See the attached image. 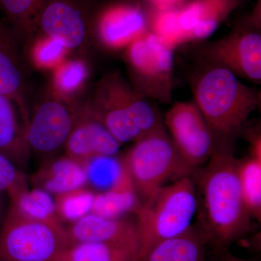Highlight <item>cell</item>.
Segmentation results:
<instances>
[{"label":"cell","instance_id":"1","mask_svg":"<svg viewBox=\"0 0 261 261\" xmlns=\"http://www.w3.org/2000/svg\"><path fill=\"white\" fill-rule=\"evenodd\" d=\"M233 154L215 152L204 167L192 175L197 190L198 224L207 243L219 253L252 229L251 216L244 200Z\"/></svg>","mask_w":261,"mask_h":261},{"label":"cell","instance_id":"2","mask_svg":"<svg viewBox=\"0 0 261 261\" xmlns=\"http://www.w3.org/2000/svg\"><path fill=\"white\" fill-rule=\"evenodd\" d=\"M200 65L192 81L194 102L211 130L215 152L233 154L237 140L260 104V92L229 70Z\"/></svg>","mask_w":261,"mask_h":261},{"label":"cell","instance_id":"3","mask_svg":"<svg viewBox=\"0 0 261 261\" xmlns=\"http://www.w3.org/2000/svg\"><path fill=\"white\" fill-rule=\"evenodd\" d=\"M84 113L106 127L120 144L136 142L164 126L159 110L118 74L98 84Z\"/></svg>","mask_w":261,"mask_h":261},{"label":"cell","instance_id":"4","mask_svg":"<svg viewBox=\"0 0 261 261\" xmlns=\"http://www.w3.org/2000/svg\"><path fill=\"white\" fill-rule=\"evenodd\" d=\"M198 208L195 182L190 176L163 186L136 214L140 234V255L164 240L186 232Z\"/></svg>","mask_w":261,"mask_h":261},{"label":"cell","instance_id":"5","mask_svg":"<svg viewBox=\"0 0 261 261\" xmlns=\"http://www.w3.org/2000/svg\"><path fill=\"white\" fill-rule=\"evenodd\" d=\"M121 162L142 205L168 179L191 177L194 173L181 159L165 126L135 142Z\"/></svg>","mask_w":261,"mask_h":261},{"label":"cell","instance_id":"6","mask_svg":"<svg viewBox=\"0 0 261 261\" xmlns=\"http://www.w3.org/2000/svg\"><path fill=\"white\" fill-rule=\"evenodd\" d=\"M70 246L61 223L30 219L10 207L0 226V261H60Z\"/></svg>","mask_w":261,"mask_h":261},{"label":"cell","instance_id":"7","mask_svg":"<svg viewBox=\"0 0 261 261\" xmlns=\"http://www.w3.org/2000/svg\"><path fill=\"white\" fill-rule=\"evenodd\" d=\"M132 87L149 99L170 103L172 99L173 49L147 31L126 47Z\"/></svg>","mask_w":261,"mask_h":261},{"label":"cell","instance_id":"8","mask_svg":"<svg viewBox=\"0 0 261 261\" xmlns=\"http://www.w3.org/2000/svg\"><path fill=\"white\" fill-rule=\"evenodd\" d=\"M200 64L229 70L255 83L261 80V35L258 31L239 29L203 44L197 50Z\"/></svg>","mask_w":261,"mask_h":261},{"label":"cell","instance_id":"9","mask_svg":"<svg viewBox=\"0 0 261 261\" xmlns=\"http://www.w3.org/2000/svg\"><path fill=\"white\" fill-rule=\"evenodd\" d=\"M164 126L181 159L194 172L214 153L211 130L194 101L174 103L166 113Z\"/></svg>","mask_w":261,"mask_h":261},{"label":"cell","instance_id":"10","mask_svg":"<svg viewBox=\"0 0 261 261\" xmlns=\"http://www.w3.org/2000/svg\"><path fill=\"white\" fill-rule=\"evenodd\" d=\"M88 0H42L37 32L60 41L69 50L87 46L92 31Z\"/></svg>","mask_w":261,"mask_h":261},{"label":"cell","instance_id":"11","mask_svg":"<svg viewBox=\"0 0 261 261\" xmlns=\"http://www.w3.org/2000/svg\"><path fill=\"white\" fill-rule=\"evenodd\" d=\"M80 111L61 99L41 103L29 118L27 142L31 152L51 154L65 147Z\"/></svg>","mask_w":261,"mask_h":261},{"label":"cell","instance_id":"12","mask_svg":"<svg viewBox=\"0 0 261 261\" xmlns=\"http://www.w3.org/2000/svg\"><path fill=\"white\" fill-rule=\"evenodd\" d=\"M65 229L70 245L80 243L111 244L132 247L140 252L137 221L122 217L108 219L90 213L70 224Z\"/></svg>","mask_w":261,"mask_h":261},{"label":"cell","instance_id":"13","mask_svg":"<svg viewBox=\"0 0 261 261\" xmlns=\"http://www.w3.org/2000/svg\"><path fill=\"white\" fill-rule=\"evenodd\" d=\"M149 31L147 17L140 6L120 4L99 15L95 32L102 45L111 49L127 47Z\"/></svg>","mask_w":261,"mask_h":261},{"label":"cell","instance_id":"14","mask_svg":"<svg viewBox=\"0 0 261 261\" xmlns=\"http://www.w3.org/2000/svg\"><path fill=\"white\" fill-rule=\"evenodd\" d=\"M121 146L102 123L80 111L64 148L66 155L85 168L95 158L116 155Z\"/></svg>","mask_w":261,"mask_h":261},{"label":"cell","instance_id":"15","mask_svg":"<svg viewBox=\"0 0 261 261\" xmlns=\"http://www.w3.org/2000/svg\"><path fill=\"white\" fill-rule=\"evenodd\" d=\"M28 116L25 106L0 95V154L9 159L18 167L25 168L31 157L27 142Z\"/></svg>","mask_w":261,"mask_h":261},{"label":"cell","instance_id":"16","mask_svg":"<svg viewBox=\"0 0 261 261\" xmlns=\"http://www.w3.org/2000/svg\"><path fill=\"white\" fill-rule=\"evenodd\" d=\"M22 42L5 19L0 18V95L25 106V71L20 53Z\"/></svg>","mask_w":261,"mask_h":261},{"label":"cell","instance_id":"17","mask_svg":"<svg viewBox=\"0 0 261 261\" xmlns=\"http://www.w3.org/2000/svg\"><path fill=\"white\" fill-rule=\"evenodd\" d=\"M232 5V0H195L178 10L186 42L210 37Z\"/></svg>","mask_w":261,"mask_h":261},{"label":"cell","instance_id":"18","mask_svg":"<svg viewBox=\"0 0 261 261\" xmlns=\"http://www.w3.org/2000/svg\"><path fill=\"white\" fill-rule=\"evenodd\" d=\"M36 187L51 195H59L85 187L87 182L84 166L65 156L49 160L32 176Z\"/></svg>","mask_w":261,"mask_h":261},{"label":"cell","instance_id":"19","mask_svg":"<svg viewBox=\"0 0 261 261\" xmlns=\"http://www.w3.org/2000/svg\"><path fill=\"white\" fill-rule=\"evenodd\" d=\"M122 166L121 175L116 183L108 190L94 195L92 214L108 219H118L128 213L136 215L140 210L142 206L140 198L123 163Z\"/></svg>","mask_w":261,"mask_h":261},{"label":"cell","instance_id":"20","mask_svg":"<svg viewBox=\"0 0 261 261\" xmlns=\"http://www.w3.org/2000/svg\"><path fill=\"white\" fill-rule=\"evenodd\" d=\"M206 245L200 228L192 226L186 232L158 243L138 261H206Z\"/></svg>","mask_w":261,"mask_h":261},{"label":"cell","instance_id":"21","mask_svg":"<svg viewBox=\"0 0 261 261\" xmlns=\"http://www.w3.org/2000/svg\"><path fill=\"white\" fill-rule=\"evenodd\" d=\"M10 208L30 219L60 222L57 218L54 198L42 189H21L9 196Z\"/></svg>","mask_w":261,"mask_h":261},{"label":"cell","instance_id":"22","mask_svg":"<svg viewBox=\"0 0 261 261\" xmlns=\"http://www.w3.org/2000/svg\"><path fill=\"white\" fill-rule=\"evenodd\" d=\"M42 0H0V10L22 42L37 34V18Z\"/></svg>","mask_w":261,"mask_h":261},{"label":"cell","instance_id":"23","mask_svg":"<svg viewBox=\"0 0 261 261\" xmlns=\"http://www.w3.org/2000/svg\"><path fill=\"white\" fill-rule=\"evenodd\" d=\"M138 250L111 244L80 243L70 245L60 261H138Z\"/></svg>","mask_w":261,"mask_h":261},{"label":"cell","instance_id":"24","mask_svg":"<svg viewBox=\"0 0 261 261\" xmlns=\"http://www.w3.org/2000/svg\"><path fill=\"white\" fill-rule=\"evenodd\" d=\"M239 179L244 200L251 217L261 219V158L249 154L240 160Z\"/></svg>","mask_w":261,"mask_h":261},{"label":"cell","instance_id":"25","mask_svg":"<svg viewBox=\"0 0 261 261\" xmlns=\"http://www.w3.org/2000/svg\"><path fill=\"white\" fill-rule=\"evenodd\" d=\"M95 193L85 187L55 195L57 218L70 224L90 214Z\"/></svg>","mask_w":261,"mask_h":261},{"label":"cell","instance_id":"26","mask_svg":"<svg viewBox=\"0 0 261 261\" xmlns=\"http://www.w3.org/2000/svg\"><path fill=\"white\" fill-rule=\"evenodd\" d=\"M121 160L114 156H101L91 160L85 166L87 182L100 190H107L116 183L122 171Z\"/></svg>","mask_w":261,"mask_h":261},{"label":"cell","instance_id":"27","mask_svg":"<svg viewBox=\"0 0 261 261\" xmlns=\"http://www.w3.org/2000/svg\"><path fill=\"white\" fill-rule=\"evenodd\" d=\"M88 75L87 65L80 60L61 63L54 75L55 89L61 95H70L83 85Z\"/></svg>","mask_w":261,"mask_h":261},{"label":"cell","instance_id":"28","mask_svg":"<svg viewBox=\"0 0 261 261\" xmlns=\"http://www.w3.org/2000/svg\"><path fill=\"white\" fill-rule=\"evenodd\" d=\"M150 29L151 32L171 49L186 42L178 20V10H159L151 21Z\"/></svg>","mask_w":261,"mask_h":261},{"label":"cell","instance_id":"29","mask_svg":"<svg viewBox=\"0 0 261 261\" xmlns=\"http://www.w3.org/2000/svg\"><path fill=\"white\" fill-rule=\"evenodd\" d=\"M68 51L60 41L42 37L32 48V60L40 68H53L62 63Z\"/></svg>","mask_w":261,"mask_h":261},{"label":"cell","instance_id":"30","mask_svg":"<svg viewBox=\"0 0 261 261\" xmlns=\"http://www.w3.org/2000/svg\"><path fill=\"white\" fill-rule=\"evenodd\" d=\"M28 187L25 174L14 163L0 154V193L8 195Z\"/></svg>","mask_w":261,"mask_h":261},{"label":"cell","instance_id":"31","mask_svg":"<svg viewBox=\"0 0 261 261\" xmlns=\"http://www.w3.org/2000/svg\"><path fill=\"white\" fill-rule=\"evenodd\" d=\"M222 255L224 257V261H251L235 256L231 252H228V250L225 252Z\"/></svg>","mask_w":261,"mask_h":261},{"label":"cell","instance_id":"32","mask_svg":"<svg viewBox=\"0 0 261 261\" xmlns=\"http://www.w3.org/2000/svg\"><path fill=\"white\" fill-rule=\"evenodd\" d=\"M5 200L3 198V193H0V226L3 224V220L5 219Z\"/></svg>","mask_w":261,"mask_h":261}]
</instances>
